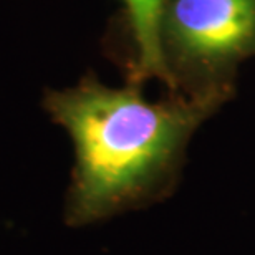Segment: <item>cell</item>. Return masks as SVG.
Masks as SVG:
<instances>
[{
	"instance_id": "3957f363",
	"label": "cell",
	"mask_w": 255,
	"mask_h": 255,
	"mask_svg": "<svg viewBox=\"0 0 255 255\" xmlns=\"http://www.w3.org/2000/svg\"><path fill=\"white\" fill-rule=\"evenodd\" d=\"M126 5L134 60L131 65V83L157 78L171 91V78L161 52L159 27L167 0H123Z\"/></svg>"
},
{
	"instance_id": "6da1fadb",
	"label": "cell",
	"mask_w": 255,
	"mask_h": 255,
	"mask_svg": "<svg viewBox=\"0 0 255 255\" xmlns=\"http://www.w3.org/2000/svg\"><path fill=\"white\" fill-rule=\"evenodd\" d=\"M227 98L169 93L167 100L147 101L136 83L111 88L95 76H85L73 88L48 91L43 108L75 146L68 222L100 221L161 187L194 129Z\"/></svg>"
},
{
	"instance_id": "7a4b0ae2",
	"label": "cell",
	"mask_w": 255,
	"mask_h": 255,
	"mask_svg": "<svg viewBox=\"0 0 255 255\" xmlns=\"http://www.w3.org/2000/svg\"><path fill=\"white\" fill-rule=\"evenodd\" d=\"M169 93L231 95L255 55V0H167L159 27Z\"/></svg>"
}]
</instances>
